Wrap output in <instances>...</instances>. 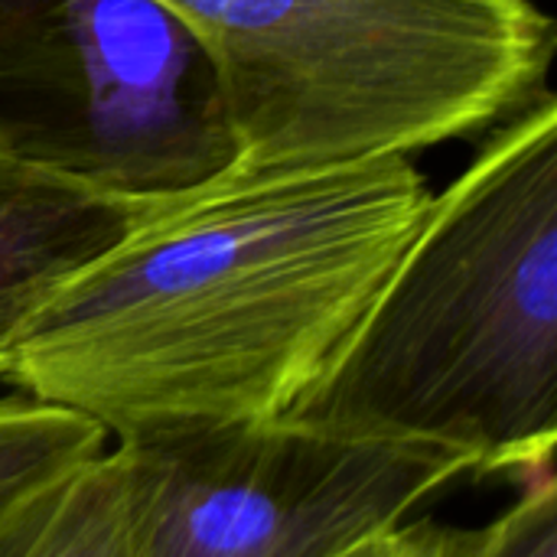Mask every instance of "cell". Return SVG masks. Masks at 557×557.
Returning a JSON list of instances; mask_svg holds the SVG:
<instances>
[{
    "mask_svg": "<svg viewBox=\"0 0 557 557\" xmlns=\"http://www.w3.org/2000/svg\"><path fill=\"white\" fill-rule=\"evenodd\" d=\"M206 52L238 170L414 153L548 88L532 0H157Z\"/></svg>",
    "mask_w": 557,
    "mask_h": 557,
    "instance_id": "obj_3",
    "label": "cell"
},
{
    "mask_svg": "<svg viewBox=\"0 0 557 557\" xmlns=\"http://www.w3.org/2000/svg\"><path fill=\"white\" fill-rule=\"evenodd\" d=\"M0 150L134 199L235 166L215 72L157 0H0Z\"/></svg>",
    "mask_w": 557,
    "mask_h": 557,
    "instance_id": "obj_4",
    "label": "cell"
},
{
    "mask_svg": "<svg viewBox=\"0 0 557 557\" xmlns=\"http://www.w3.org/2000/svg\"><path fill=\"white\" fill-rule=\"evenodd\" d=\"M101 450H108V431L91 418L23 392L0 398V542Z\"/></svg>",
    "mask_w": 557,
    "mask_h": 557,
    "instance_id": "obj_8",
    "label": "cell"
},
{
    "mask_svg": "<svg viewBox=\"0 0 557 557\" xmlns=\"http://www.w3.org/2000/svg\"><path fill=\"white\" fill-rule=\"evenodd\" d=\"M431 186L408 153L225 170L157 199L29 320L3 375L108 437L290 418L323 385Z\"/></svg>",
    "mask_w": 557,
    "mask_h": 557,
    "instance_id": "obj_1",
    "label": "cell"
},
{
    "mask_svg": "<svg viewBox=\"0 0 557 557\" xmlns=\"http://www.w3.org/2000/svg\"><path fill=\"white\" fill-rule=\"evenodd\" d=\"M450 542H454V529L437 525V532H434L431 545L421 552V557H450Z\"/></svg>",
    "mask_w": 557,
    "mask_h": 557,
    "instance_id": "obj_11",
    "label": "cell"
},
{
    "mask_svg": "<svg viewBox=\"0 0 557 557\" xmlns=\"http://www.w3.org/2000/svg\"><path fill=\"white\" fill-rule=\"evenodd\" d=\"M450 557H557L555 473L519 483L516 503L476 532H454Z\"/></svg>",
    "mask_w": 557,
    "mask_h": 557,
    "instance_id": "obj_9",
    "label": "cell"
},
{
    "mask_svg": "<svg viewBox=\"0 0 557 557\" xmlns=\"http://www.w3.org/2000/svg\"><path fill=\"white\" fill-rule=\"evenodd\" d=\"M290 418L555 473L557 98L503 117L428 215L323 385Z\"/></svg>",
    "mask_w": 557,
    "mask_h": 557,
    "instance_id": "obj_2",
    "label": "cell"
},
{
    "mask_svg": "<svg viewBox=\"0 0 557 557\" xmlns=\"http://www.w3.org/2000/svg\"><path fill=\"white\" fill-rule=\"evenodd\" d=\"M157 199H134L0 150V379L29 320Z\"/></svg>",
    "mask_w": 557,
    "mask_h": 557,
    "instance_id": "obj_6",
    "label": "cell"
},
{
    "mask_svg": "<svg viewBox=\"0 0 557 557\" xmlns=\"http://www.w3.org/2000/svg\"><path fill=\"white\" fill-rule=\"evenodd\" d=\"M114 444L131 460L137 557H343L480 476L463 450L307 418Z\"/></svg>",
    "mask_w": 557,
    "mask_h": 557,
    "instance_id": "obj_5",
    "label": "cell"
},
{
    "mask_svg": "<svg viewBox=\"0 0 557 557\" xmlns=\"http://www.w3.org/2000/svg\"><path fill=\"white\" fill-rule=\"evenodd\" d=\"M0 557H137L127 454L114 444L69 473L0 542Z\"/></svg>",
    "mask_w": 557,
    "mask_h": 557,
    "instance_id": "obj_7",
    "label": "cell"
},
{
    "mask_svg": "<svg viewBox=\"0 0 557 557\" xmlns=\"http://www.w3.org/2000/svg\"><path fill=\"white\" fill-rule=\"evenodd\" d=\"M434 532H437V522H428V519L408 522V525H401L382 539H372L343 557H421V552L431 545Z\"/></svg>",
    "mask_w": 557,
    "mask_h": 557,
    "instance_id": "obj_10",
    "label": "cell"
}]
</instances>
